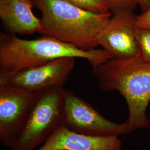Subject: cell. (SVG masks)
Here are the masks:
<instances>
[{
	"mask_svg": "<svg viewBox=\"0 0 150 150\" xmlns=\"http://www.w3.org/2000/svg\"><path fill=\"white\" fill-rule=\"evenodd\" d=\"M136 25L141 28L150 29V8L136 16Z\"/></svg>",
	"mask_w": 150,
	"mask_h": 150,
	"instance_id": "obj_14",
	"label": "cell"
},
{
	"mask_svg": "<svg viewBox=\"0 0 150 150\" xmlns=\"http://www.w3.org/2000/svg\"><path fill=\"white\" fill-rule=\"evenodd\" d=\"M136 37L138 48L136 57L142 61L150 63V29L137 26Z\"/></svg>",
	"mask_w": 150,
	"mask_h": 150,
	"instance_id": "obj_11",
	"label": "cell"
},
{
	"mask_svg": "<svg viewBox=\"0 0 150 150\" xmlns=\"http://www.w3.org/2000/svg\"><path fill=\"white\" fill-rule=\"evenodd\" d=\"M87 11L105 13L111 12L106 0H62Z\"/></svg>",
	"mask_w": 150,
	"mask_h": 150,
	"instance_id": "obj_12",
	"label": "cell"
},
{
	"mask_svg": "<svg viewBox=\"0 0 150 150\" xmlns=\"http://www.w3.org/2000/svg\"><path fill=\"white\" fill-rule=\"evenodd\" d=\"M76 59L61 57L12 74H0V85H9L36 92L63 87L75 67Z\"/></svg>",
	"mask_w": 150,
	"mask_h": 150,
	"instance_id": "obj_7",
	"label": "cell"
},
{
	"mask_svg": "<svg viewBox=\"0 0 150 150\" xmlns=\"http://www.w3.org/2000/svg\"><path fill=\"white\" fill-rule=\"evenodd\" d=\"M41 13L39 33L84 51L96 48L97 38L112 12L87 11L62 0H33Z\"/></svg>",
	"mask_w": 150,
	"mask_h": 150,
	"instance_id": "obj_2",
	"label": "cell"
},
{
	"mask_svg": "<svg viewBox=\"0 0 150 150\" xmlns=\"http://www.w3.org/2000/svg\"><path fill=\"white\" fill-rule=\"evenodd\" d=\"M134 10L122 9L112 12L106 26L97 38L110 59L136 57L138 52L136 37V16Z\"/></svg>",
	"mask_w": 150,
	"mask_h": 150,
	"instance_id": "obj_8",
	"label": "cell"
},
{
	"mask_svg": "<svg viewBox=\"0 0 150 150\" xmlns=\"http://www.w3.org/2000/svg\"><path fill=\"white\" fill-rule=\"evenodd\" d=\"M111 12L122 9L134 10L138 5L137 0H106Z\"/></svg>",
	"mask_w": 150,
	"mask_h": 150,
	"instance_id": "obj_13",
	"label": "cell"
},
{
	"mask_svg": "<svg viewBox=\"0 0 150 150\" xmlns=\"http://www.w3.org/2000/svg\"><path fill=\"white\" fill-rule=\"evenodd\" d=\"M41 92L0 85V141L6 148L15 144Z\"/></svg>",
	"mask_w": 150,
	"mask_h": 150,
	"instance_id": "obj_6",
	"label": "cell"
},
{
	"mask_svg": "<svg viewBox=\"0 0 150 150\" xmlns=\"http://www.w3.org/2000/svg\"><path fill=\"white\" fill-rule=\"evenodd\" d=\"M117 136H92L72 131L60 125L42 146L35 150H121Z\"/></svg>",
	"mask_w": 150,
	"mask_h": 150,
	"instance_id": "obj_9",
	"label": "cell"
},
{
	"mask_svg": "<svg viewBox=\"0 0 150 150\" xmlns=\"http://www.w3.org/2000/svg\"><path fill=\"white\" fill-rule=\"evenodd\" d=\"M64 57L86 59L93 69L110 59L103 49L84 51L46 36L28 40L8 33L0 35V74H12Z\"/></svg>",
	"mask_w": 150,
	"mask_h": 150,
	"instance_id": "obj_3",
	"label": "cell"
},
{
	"mask_svg": "<svg viewBox=\"0 0 150 150\" xmlns=\"http://www.w3.org/2000/svg\"><path fill=\"white\" fill-rule=\"evenodd\" d=\"M61 125L72 131L92 136H117L129 133L126 122L109 121L85 100L64 88Z\"/></svg>",
	"mask_w": 150,
	"mask_h": 150,
	"instance_id": "obj_5",
	"label": "cell"
},
{
	"mask_svg": "<svg viewBox=\"0 0 150 150\" xmlns=\"http://www.w3.org/2000/svg\"><path fill=\"white\" fill-rule=\"evenodd\" d=\"M138 5L142 10V12L150 8V0H137Z\"/></svg>",
	"mask_w": 150,
	"mask_h": 150,
	"instance_id": "obj_15",
	"label": "cell"
},
{
	"mask_svg": "<svg viewBox=\"0 0 150 150\" xmlns=\"http://www.w3.org/2000/svg\"><path fill=\"white\" fill-rule=\"evenodd\" d=\"M33 0H0V19L8 33L30 35L39 32L41 18L32 11Z\"/></svg>",
	"mask_w": 150,
	"mask_h": 150,
	"instance_id": "obj_10",
	"label": "cell"
},
{
	"mask_svg": "<svg viewBox=\"0 0 150 150\" xmlns=\"http://www.w3.org/2000/svg\"><path fill=\"white\" fill-rule=\"evenodd\" d=\"M93 71L103 91H117L124 97L129 110V133L150 127L146 113L150 102V63L136 57L110 59Z\"/></svg>",
	"mask_w": 150,
	"mask_h": 150,
	"instance_id": "obj_1",
	"label": "cell"
},
{
	"mask_svg": "<svg viewBox=\"0 0 150 150\" xmlns=\"http://www.w3.org/2000/svg\"><path fill=\"white\" fill-rule=\"evenodd\" d=\"M64 87L41 92L11 150H35L61 125Z\"/></svg>",
	"mask_w": 150,
	"mask_h": 150,
	"instance_id": "obj_4",
	"label": "cell"
}]
</instances>
